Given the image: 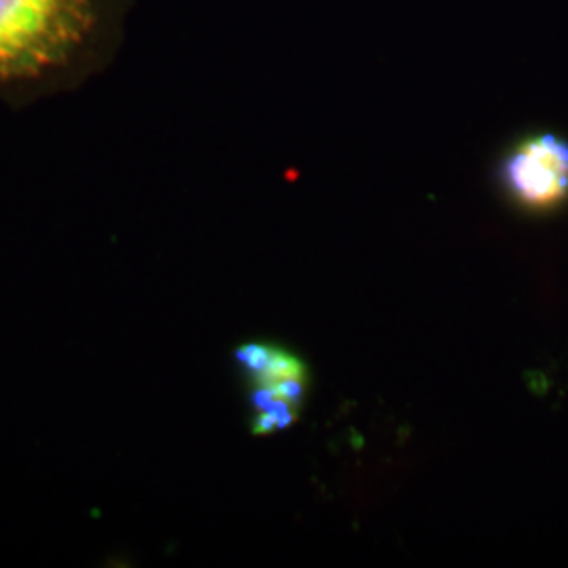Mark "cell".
Returning <instances> with one entry per match:
<instances>
[{
    "label": "cell",
    "mask_w": 568,
    "mask_h": 568,
    "mask_svg": "<svg viewBox=\"0 0 568 568\" xmlns=\"http://www.w3.org/2000/svg\"><path fill=\"white\" fill-rule=\"evenodd\" d=\"M126 0H0V100L77 87L119 49Z\"/></svg>",
    "instance_id": "6da1fadb"
},
{
    "label": "cell",
    "mask_w": 568,
    "mask_h": 568,
    "mask_svg": "<svg viewBox=\"0 0 568 568\" xmlns=\"http://www.w3.org/2000/svg\"><path fill=\"white\" fill-rule=\"evenodd\" d=\"M234 361L248 382L255 436H272L293 426L302 413L307 392V366L286 347L265 342L241 345Z\"/></svg>",
    "instance_id": "7a4b0ae2"
},
{
    "label": "cell",
    "mask_w": 568,
    "mask_h": 568,
    "mask_svg": "<svg viewBox=\"0 0 568 568\" xmlns=\"http://www.w3.org/2000/svg\"><path fill=\"white\" fill-rule=\"evenodd\" d=\"M509 201L527 213H551L568 203V140L532 133L514 143L499 164Z\"/></svg>",
    "instance_id": "3957f363"
}]
</instances>
